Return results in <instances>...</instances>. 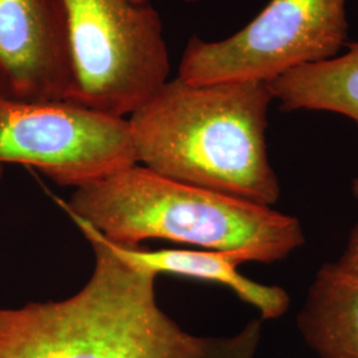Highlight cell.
<instances>
[{"mask_svg":"<svg viewBox=\"0 0 358 358\" xmlns=\"http://www.w3.org/2000/svg\"><path fill=\"white\" fill-rule=\"evenodd\" d=\"M268 83L194 85L169 80L129 117L137 164L183 183L275 205L280 183L267 149Z\"/></svg>","mask_w":358,"mask_h":358,"instance_id":"6da1fadb","label":"cell"},{"mask_svg":"<svg viewBox=\"0 0 358 358\" xmlns=\"http://www.w3.org/2000/svg\"><path fill=\"white\" fill-rule=\"evenodd\" d=\"M59 202L69 217L122 247L162 239L235 255L242 263L272 264L306 244L294 215L167 178L140 164L77 187L68 202Z\"/></svg>","mask_w":358,"mask_h":358,"instance_id":"7a4b0ae2","label":"cell"},{"mask_svg":"<svg viewBox=\"0 0 358 358\" xmlns=\"http://www.w3.org/2000/svg\"><path fill=\"white\" fill-rule=\"evenodd\" d=\"M72 63L65 103L127 118L170 75L164 26L152 0H64Z\"/></svg>","mask_w":358,"mask_h":358,"instance_id":"3957f363","label":"cell"},{"mask_svg":"<svg viewBox=\"0 0 358 358\" xmlns=\"http://www.w3.org/2000/svg\"><path fill=\"white\" fill-rule=\"evenodd\" d=\"M349 32L348 0H271L232 36L189 40L178 77L194 85L271 83L337 56Z\"/></svg>","mask_w":358,"mask_h":358,"instance_id":"277c9868","label":"cell"},{"mask_svg":"<svg viewBox=\"0 0 358 358\" xmlns=\"http://www.w3.org/2000/svg\"><path fill=\"white\" fill-rule=\"evenodd\" d=\"M35 167L62 186L81 187L136 165L128 118L64 103L0 94V165Z\"/></svg>","mask_w":358,"mask_h":358,"instance_id":"5b68a950","label":"cell"},{"mask_svg":"<svg viewBox=\"0 0 358 358\" xmlns=\"http://www.w3.org/2000/svg\"><path fill=\"white\" fill-rule=\"evenodd\" d=\"M94 255L103 278L99 358H255L263 320L226 337L194 336L158 307L157 275L130 267L108 243Z\"/></svg>","mask_w":358,"mask_h":358,"instance_id":"8992f818","label":"cell"},{"mask_svg":"<svg viewBox=\"0 0 358 358\" xmlns=\"http://www.w3.org/2000/svg\"><path fill=\"white\" fill-rule=\"evenodd\" d=\"M71 87L64 0H0V94L65 103Z\"/></svg>","mask_w":358,"mask_h":358,"instance_id":"52a82bcc","label":"cell"},{"mask_svg":"<svg viewBox=\"0 0 358 358\" xmlns=\"http://www.w3.org/2000/svg\"><path fill=\"white\" fill-rule=\"evenodd\" d=\"M103 280L94 269L76 294L0 308V358H99Z\"/></svg>","mask_w":358,"mask_h":358,"instance_id":"ba28073f","label":"cell"},{"mask_svg":"<svg viewBox=\"0 0 358 358\" xmlns=\"http://www.w3.org/2000/svg\"><path fill=\"white\" fill-rule=\"evenodd\" d=\"M106 243L117 257L133 268L157 276L159 273H170L220 284L231 289L242 301L255 308L260 320H278L288 312L291 306V297L282 287L262 284L242 275L238 267L243 263L235 255L207 250L150 251L138 247L117 245L109 241Z\"/></svg>","mask_w":358,"mask_h":358,"instance_id":"9c48e42d","label":"cell"},{"mask_svg":"<svg viewBox=\"0 0 358 358\" xmlns=\"http://www.w3.org/2000/svg\"><path fill=\"white\" fill-rule=\"evenodd\" d=\"M317 358H358V272L336 263L317 269L296 319Z\"/></svg>","mask_w":358,"mask_h":358,"instance_id":"30bf717a","label":"cell"},{"mask_svg":"<svg viewBox=\"0 0 358 358\" xmlns=\"http://www.w3.org/2000/svg\"><path fill=\"white\" fill-rule=\"evenodd\" d=\"M332 59L304 65L271 81L282 112H331L358 125V41Z\"/></svg>","mask_w":358,"mask_h":358,"instance_id":"8fae6325","label":"cell"},{"mask_svg":"<svg viewBox=\"0 0 358 358\" xmlns=\"http://www.w3.org/2000/svg\"><path fill=\"white\" fill-rule=\"evenodd\" d=\"M337 263L344 268L358 272V222L349 232L344 252Z\"/></svg>","mask_w":358,"mask_h":358,"instance_id":"7c38bea8","label":"cell"},{"mask_svg":"<svg viewBox=\"0 0 358 358\" xmlns=\"http://www.w3.org/2000/svg\"><path fill=\"white\" fill-rule=\"evenodd\" d=\"M352 194L356 199H358V176L352 182Z\"/></svg>","mask_w":358,"mask_h":358,"instance_id":"4fadbf2b","label":"cell"},{"mask_svg":"<svg viewBox=\"0 0 358 358\" xmlns=\"http://www.w3.org/2000/svg\"><path fill=\"white\" fill-rule=\"evenodd\" d=\"M1 176H3V167L0 165V178H1Z\"/></svg>","mask_w":358,"mask_h":358,"instance_id":"5bb4252c","label":"cell"},{"mask_svg":"<svg viewBox=\"0 0 358 358\" xmlns=\"http://www.w3.org/2000/svg\"><path fill=\"white\" fill-rule=\"evenodd\" d=\"M357 3H358V0H357Z\"/></svg>","mask_w":358,"mask_h":358,"instance_id":"9a60e30c","label":"cell"}]
</instances>
